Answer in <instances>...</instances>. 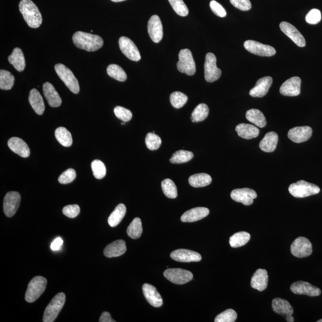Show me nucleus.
Segmentation results:
<instances>
[{
    "mask_svg": "<svg viewBox=\"0 0 322 322\" xmlns=\"http://www.w3.org/2000/svg\"><path fill=\"white\" fill-rule=\"evenodd\" d=\"M73 43L76 48L87 51H96L102 48L103 40L100 36L78 31L74 34Z\"/></svg>",
    "mask_w": 322,
    "mask_h": 322,
    "instance_id": "f257e3e1",
    "label": "nucleus"
},
{
    "mask_svg": "<svg viewBox=\"0 0 322 322\" xmlns=\"http://www.w3.org/2000/svg\"><path fill=\"white\" fill-rule=\"evenodd\" d=\"M19 7L27 25L32 28H38L41 26L42 16L37 5L31 0H21Z\"/></svg>",
    "mask_w": 322,
    "mask_h": 322,
    "instance_id": "f03ea898",
    "label": "nucleus"
},
{
    "mask_svg": "<svg viewBox=\"0 0 322 322\" xmlns=\"http://www.w3.org/2000/svg\"><path fill=\"white\" fill-rule=\"evenodd\" d=\"M288 190L291 195L298 198L317 195L321 191L319 186L304 180H299L297 183L291 184Z\"/></svg>",
    "mask_w": 322,
    "mask_h": 322,
    "instance_id": "7ed1b4c3",
    "label": "nucleus"
},
{
    "mask_svg": "<svg viewBox=\"0 0 322 322\" xmlns=\"http://www.w3.org/2000/svg\"><path fill=\"white\" fill-rule=\"evenodd\" d=\"M65 300L66 296L64 293H60L55 296L46 308L43 321L44 322H54L64 306Z\"/></svg>",
    "mask_w": 322,
    "mask_h": 322,
    "instance_id": "20e7f679",
    "label": "nucleus"
},
{
    "mask_svg": "<svg viewBox=\"0 0 322 322\" xmlns=\"http://www.w3.org/2000/svg\"><path fill=\"white\" fill-rule=\"evenodd\" d=\"M48 280L46 278L38 276H35L29 282L25 294L26 302L31 303L40 298L46 290Z\"/></svg>",
    "mask_w": 322,
    "mask_h": 322,
    "instance_id": "39448f33",
    "label": "nucleus"
},
{
    "mask_svg": "<svg viewBox=\"0 0 322 322\" xmlns=\"http://www.w3.org/2000/svg\"><path fill=\"white\" fill-rule=\"evenodd\" d=\"M54 69L59 78L64 82L66 86L70 90L71 92L74 94H78L80 91V88H79V82L73 72L61 63L55 65Z\"/></svg>",
    "mask_w": 322,
    "mask_h": 322,
    "instance_id": "423d86ee",
    "label": "nucleus"
},
{
    "mask_svg": "<svg viewBox=\"0 0 322 322\" xmlns=\"http://www.w3.org/2000/svg\"><path fill=\"white\" fill-rule=\"evenodd\" d=\"M178 59L177 64L178 71L189 76L194 75L196 73V65L191 51L187 49L181 50L178 54Z\"/></svg>",
    "mask_w": 322,
    "mask_h": 322,
    "instance_id": "0eeeda50",
    "label": "nucleus"
},
{
    "mask_svg": "<svg viewBox=\"0 0 322 322\" xmlns=\"http://www.w3.org/2000/svg\"><path fill=\"white\" fill-rule=\"evenodd\" d=\"M204 74L205 80L208 82L218 80L222 75V71L217 67V58L213 53L206 55Z\"/></svg>",
    "mask_w": 322,
    "mask_h": 322,
    "instance_id": "6e6552de",
    "label": "nucleus"
},
{
    "mask_svg": "<svg viewBox=\"0 0 322 322\" xmlns=\"http://www.w3.org/2000/svg\"><path fill=\"white\" fill-rule=\"evenodd\" d=\"M291 252L297 258L309 257L313 252L312 244L309 239L301 236L296 239L291 244Z\"/></svg>",
    "mask_w": 322,
    "mask_h": 322,
    "instance_id": "1a4fd4ad",
    "label": "nucleus"
},
{
    "mask_svg": "<svg viewBox=\"0 0 322 322\" xmlns=\"http://www.w3.org/2000/svg\"><path fill=\"white\" fill-rule=\"evenodd\" d=\"M164 276L169 281L177 285H183L193 279L191 272L182 269H169L164 272Z\"/></svg>",
    "mask_w": 322,
    "mask_h": 322,
    "instance_id": "9d476101",
    "label": "nucleus"
},
{
    "mask_svg": "<svg viewBox=\"0 0 322 322\" xmlns=\"http://www.w3.org/2000/svg\"><path fill=\"white\" fill-rule=\"evenodd\" d=\"M244 48L252 54L263 57L273 56L276 53L273 47L263 45L254 40H247L244 43Z\"/></svg>",
    "mask_w": 322,
    "mask_h": 322,
    "instance_id": "9b49d317",
    "label": "nucleus"
},
{
    "mask_svg": "<svg viewBox=\"0 0 322 322\" xmlns=\"http://www.w3.org/2000/svg\"><path fill=\"white\" fill-rule=\"evenodd\" d=\"M119 46L121 51L129 59L135 62H138L141 59V55L138 49L130 38L121 37L119 39Z\"/></svg>",
    "mask_w": 322,
    "mask_h": 322,
    "instance_id": "f8f14e48",
    "label": "nucleus"
},
{
    "mask_svg": "<svg viewBox=\"0 0 322 322\" xmlns=\"http://www.w3.org/2000/svg\"><path fill=\"white\" fill-rule=\"evenodd\" d=\"M21 201L20 194L17 192H8L4 197V212L7 217H12L16 213Z\"/></svg>",
    "mask_w": 322,
    "mask_h": 322,
    "instance_id": "ddd939ff",
    "label": "nucleus"
},
{
    "mask_svg": "<svg viewBox=\"0 0 322 322\" xmlns=\"http://www.w3.org/2000/svg\"><path fill=\"white\" fill-rule=\"evenodd\" d=\"M230 197L235 201L249 206L254 202L257 194L254 190L249 188L236 189L231 192Z\"/></svg>",
    "mask_w": 322,
    "mask_h": 322,
    "instance_id": "4468645a",
    "label": "nucleus"
},
{
    "mask_svg": "<svg viewBox=\"0 0 322 322\" xmlns=\"http://www.w3.org/2000/svg\"><path fill=\"white\" fill-rule=\"evenodd\" d=\"M280 28L297 46L300 48H304L306 45L303 36L293 25L287 22H282L280 24Z\"/></svg>",
    "mask_w": 322,
    "mask_h": 322,
    "instance_id": "2eb2a0df",
    "label": "nucleus"
},
{
    "mask_svg": "<svg viewBox=\"0 0 322 322\" xmlns=\"http://www.w3.org/2000/svg\"><path fill=\"white\" fill-rule=\"evenodd\" d=\"M290 289L293 293L298 295L317 297L321 294L320 289L307 282L298 281L294 283L291 285Z\"/></svg>",
    "mask_w": 322,
    "mask_h": 322,
    "instance_id": "dca6fc26",
    "label": "nucleus"
},
{
    "mask_svg": "<svg viewBox=\"0 0 322 322\" xmlns=\"http://www.w3.org/2000/svg\"><path fill=\"white\" fill-rule=\"evenodd\" d=\"M149 35L154 43H158L163 38V27L158 16L153 15L148 24Z\"/></svg>",
    "mask_w": 322,
    "mask_h": 322,
    "instance_id": "f3484780",
    "label": "nucleus"
},
{
    "mask_svg": "<svg viewBox=\"0 0 322 322\" xmlns=\"http://www.w3.org/2000/svg\"><path fill=\"white\" fill-rule=\"evenodd\" d=\"M170 256L173 260L181 263L199 262L202 259L199 253L185 249L175 250Z\"/></svg>",
    "mask_w": 322,
    "mask_h": 322,
    "instance_id": "a211bd4d",
    "label": "nucleus"
},
{
    "mask_svg": "<svg viewBox=\"0 0 322 322\" xmlns=\"http://www.w3.org/2000/svg\"><path fill=\"white\" fill-rule=\"evenodd\" d=\"M301 80L298 76L292 77L283 83L280 88V93L285 96H298L301 93Z\"/></svg>",
    "mask_w": 322,
    "mask_h": 322,
    "instance_id": "6ab92c4d",
    "label": "nucleus"
},
{
    "mask_svg": "<svg viewBox=\"0 0 322 322\" xmlns=\"http://www.w3.org/2000/svg\"><path fill=\"white\" fill-rule=\"evenodd\" d=\"M312 133V129L310 126H297L288 131V137L293 142L300 143L309 140Z\"/></svg>",
    "mask_w": 322,
    "mask_h": 322,
    "instance_id": "aec40b11",
    "label": "nucleus"
},
{
    "mask_svg": "<svg viewBox=\"0 0 322 322\" xmlns=\"http://www.w3.org/2000/svg\"><path fill=\"white\" fill-rule=\"evenodd\" d=\"M273 79L271 76H265L258 79L255 87L250 90L249 95L253 98L264 97L268 94Z\"/></svg>",
    "mask_w": 322,
    "mask_h": 322,
    "instance_id": "412c9836",
    "label": "nucleus"
},
{
    "mask_svg": "<svg viewBox=\"0 0 322 322\" xmlns=\"http://www.w3.org/2000/svg\"><path fill=\"white\" fill-rule=\"evenodd\" d=\"M142 290L145 298L151 305L155 307H159L163 304V300H162L160 294L157 291L155 286L145 283L142 286Z\"/></svg>",
    "mask_w": 322,
    "mask_h": 322,
    "instance_id": "4be33fe9",
    "label": "nucleus"
},
{
    "mask_svg": "<svg viewBox=\"0 0 322 322\" xmlns=\"http://www.w3.org/2000/svg\"><path fill=\"white\" fill-rule=\"evenodd\" d=\"M210 214L209 209L197 207L187 211L181 217V221L184 223H192L204 219Z\"/></svg>",
    "mask_w": 322,
    "mask_h": 322,
    "instance_id": "5701e85b",
    "label": "nucleus"
},
{
    "mask_svg": "<svg viewBox=\"0 0 322 322\" xmlns=\"http://www.w3.org/2000/svg\"><path fill=\"white\" fill-rule=\"evenodd\" d=\"M8 146L12 152L23 158H27L31 153L28 146L23 139L19 137H12L8 141Z\"/></svg>",
    "mask_w": 322,
    "mask_h": 322,
    "instance_id": "b1692460",
    "label": "nucleus"
},
{
    "mask_svg": "<svg viewBox=\"0 0 322 322\" xmlns=\"http://www.w3.org/2000/svg\"><path fill=\"white\" fill-rule=\"evenodd\" d=\"M268 285V274L266 270L259 269L256 271L251 278L250 286L258 291L265 290Z\"/></svg>",
    "mask_w": 322,
    "mask_h": 322,
    "instance_id": "393cba45",
    "label": "nucleus"
},
{
    "mask_svg": "<svg viewBox=\"0 0 322 322\" xmlns=\"http://www.w3.org/2000/svg\"><path fill=\"white\" fill-rule=\"evenodd\" d=\"M43 93L50 106L57 107L61 105L62 99L57 92L53 85L50 82H46L43 85Z\"/></svg>",
    "mask_w": 322,
    "mask_h": 322,
    "instance_id": "a878e982",
    "label": "nucleus"
},
{
    "mask_svg": "<svg viewBox=\"0 0 322 322\" xmlns=\"http://www.w3.org/2000/svg\"><path fill=\"white\" fill-rule=\"evenodd\" d=\"M126 250L125 242L123 240L115 241L106 246L104 249V255L107 258L120 257Z\"/></svg>",
    "mask_w": 322,
    "mask_h": 322,
    "instance_id": "bb28decb",
    "label": "nucleus"
},
{
    "mask_svg": "<svg viewBox=\"0 0 322 322\" xmlns=\"http://www.w3.org/2000/svg\"><path fill=\"white\" fill-rule=\"evenodd\" d=\"M279 137L274 131L269 132L260 143L261 150L265 152H273L276 150Z\"/></svg>",
    "mask_w": 322,
    "mask_h": 322,
    "instance_id": "cd10ccee",
    "label": "nucleus"
},
{
    "mask_svg": "<svg viewBox=\"0 0 322 322\" xmlns=\"http://www.w3.org/2000/svg\"><path fill=\"white\" fill-rule=\"evenodd\" d=\"M238 136L245 139L256 138L260 133L259 129L254 125L242 123L236 126Z\"/></svg>",
    "mask_w": 322,
    "mask_h": 322,
    "instance_id": "c85d7f7f",
    "label": "nucleus"
},
{
    "mask_svg": "<svg viewBox=\"0 0 322 322\" xmlns=\"http://www.w3.org/2000/svg\"><path fill=\"white\" fill-rule=\"evenodd\" d=\"M29 101L36 114L42 115L45 111V102L40 93L37 89H33L29 93Z\"/></svg>",
    "mask_w": 322,
    "mask_h": 322,
    "instance_id": "c756f323",
    "label": "nucleus"
},
{
    "mask_svg": "<svg viewBox=\"0 0 322 322\" xmlns=\"http://www.w3.org/2000/svg\"><path fill=\"white\" fill-rule=\"evenodd\" d=\"M272 309L274 312L279 315L285 316L293 315L294 309L292 305L286 299L279 298H274L272 301Z\"/></svg>",
    "mask_w": 322,
    "mask_h": 322,
    "instance_id": "7c9ffc66",
    "label": "nucleus"
},
{
    "mask_svg": "<svg viewBox=\"0 0 322 322\" xmlns=\"http://www.w3.org/2000/svg\"><path fill=\"white\" fill-rule=\"evenodd\" d=\"M9 62L19 72H23L25 68L26 62L24 55L21 49L13 50L12 54L9 56Z\"/></svg>",
    "mask_w": 322,
    "mask_h": 322,
    "instance_id": "2f4dec72",
    "label": "nucleus"
},
{
    "mask_svg": "<svg viewBox=\"0 0 322 322\" xmlns=\"http://www.w3.org/2000/svg\"><path fill=\"white\" fill-rule=\"evenodd\" d=\"M246 118L248 121L257 127L264 128L267 124L265 116L260 110L256 109L248 110L246 113Z\"/></svg>",
    "mask_w": 322,
    "mask_h": 322,
    "instance_id": "473e14b6",
    "label": "nucleus"
},
{
    "mask_svg": "<svg viewBox=\"0 0 322 322\" xmlns=\"http://www.w3.org/2000/svg\"><path fill=\"white\" fill-rule=\"evenodd\" d=\"M126 212V209L124 204L120 203L117 205L114 211L110 215L107 220L110 226L112 227L117 226L125 217Z\"/></svg>",
    "mask_w": 322,
    "mask_h": 322,
    "instance_id": "72a5a7b5",
    "label": "nucleus"
},
{
    "mask_svg": "<svg viewBox=\"0 0 322 322\" xmlns=\"http://www.w3.org/2000/svg\"><path fill=\"white\" fill-rule=\"evenodd\" d=\"M212 182L211 176L206 173L192 175L189 178V183L194 188H202L210 185Z\"/></svg>",
    "mask_w": 322,
    "mask_h": 322,
    "instance_id": "f704fd0d",
    "label": "nucleus"
},
{
    "mask_svg": "<svg viewBox=\"0 0 322 322\" xmlns=\"http://www.w3.org/2000/svg\"><path fill=\"white\" fill-rule=\"evenodd\" d=\"M55 137L60 145L65 147H70L73 145V137L67 128L60 126L55 131Z\"/></svg>",
    "mask_w": 322,
    "mask_h": 322,
    "instance_id": "c9c22d12",
    "label": "nucleus"
},
{
    "mask_svg": "<svg viewBox=\"0 0 322 322\" xmlns=\"http://www.w3.org/2000/svg\"><path fill=\"white\" fill-rule=\"evenodd\" d=\"M250 239V234L246 232H240L234 234L229 239L231 247L239 248L243 247L248 242Z\"/></svg>",
    "mask_w": 322,
    "mask_h": 322,
    "instance_id": "e433bc0d",
    "label": "nucleus"
},
{
    "mask_svg": "<svg viewBox=\"0 0 322 322\" xmlns=\"http://www.w3.org/2000/svg\"><path fill=\"white\" fill-rule=\"evenodd\" d=\"M15 81V76L9 71H0V89L3 90L12 89Z\"/></svg>",
    "mask_w": 322,
    "mask_h": 322,
    "instance_id": "4c0bfd02",
    "label": "nucleus"
},
{
    "mask_svg": "<svg viewBox=\"0 0 322 322\" xmlns=\"http://www.w3.org/2000/svg\"><path fill=\"white\" fill-rule=\"evenodd\" d=\"M126 233L129 237L131 239H137L140 238L143 233V227L141 220L138 217L135 218L126 230Z\"/></svg>",
    "mask_w": 322,
    "mask_h": 322,
    "instance_id": "58836bf2",
    "label": "nucleus"
},
{
    "mask_svg": "<svg viewBox=\"0 0 322 322\" xmlns=\"http://www.w3.org/2000/svg\"><path fill=\"white\" fill-rule=\"evenodd\" d=\"M208 106L205 103H200L193 111L191 120L193 123L201 122L208 117Z\"/></svg>",
    "mask_w": 322,
    "mask_h": 322,
    "instance_id": "ea45409f",
    "label": "nucleus"
},
{
    "mask_svg": "<svg viewBox=\"0 0 322 322\" xmlns=\"http://www.w3.org/2000/svg\"><path fill=\"white\" fill-rule=\"evenodd\" d=\"M107 73L112 78L117 81L124 82L127 79L125 72L119 65L111 64L107 68Z\"/></svg>",
    "mask_w": 322,
    "mask_h": 322,
    "instance_id": "a19ab883",
    "label": "nucleus"
},
{
    "mask_svg": "<svg viewBox=\"0 0 322 322\" xmlns=\"http://www.w3.org/2000/svg\"><path fill=\"white\" fill-rule=\"evenodd\" d=\"M162 191L167 198L175 199L177 197V189L174 181L171 179H165L161 183Z\"/></svg>",
    "mask_w": 322,
    "mask_h": 322,
    "instance_id": "79ce46f5",
    "label": "nucleus"
},
{
    "mask_svg": "<svg viewBox=\"0 0 322 322\" xmlns=\"http://www.w3.org/2000/svg\"><path fill=\"white\" fill-rule=\"evenodd\" d=\"M194 155L190 151L180 150L173 154L170 162L173 164H182L191 161Z\"/></svg>",
    "mask_w": 322,
    "mask_h": 322,
    "instance_id": "37998d69",
    "label": "nucleus"
},
{
    "mask_svg": "<svg viewBox=\"0 0 322 322\" xmlns=\"http://www.w3.org/2000/svg\"><path fill=\"white\" fill-rule=\"evenodd\" d=\"M170 100L173 107L175 109H180L188 101V98L183 93L175 92L170 95Z\"/></svg>",
    "mask_w": 322,
    "mask_h": 322,
    "instance_id": "c03bdc74",
    "label": "nucleus"
},
{
    "mask_svg": "<svg viewBox=\"0 0 322 322\" xmlns=\"http://www.w3.org/2000/svg\"><path fill=\"white\" fill-rule=\"evenodd\" d=\"M92 169L95 177L97 179H102L105 177L106 174V169L105 165L102 161L98 160L93 161L92 163Z\"/></svg>",
    "mask_w": 322,
    "mask_h": 322,
    "instance_id": "a18cd8bd",
    "label": "nucleus"
},
{
    "mask_svg": "<svg viewBox=\"0 0 322 322\" xmlns=\"http://www.w3.org/2000/svg\"><path fill=\"white\" fill-rule=\"evenodd\" d=\"M145 143L149 149L155 150L158 149L161 147L162 140L158 135L153 133H149L146 137Z\"/></svg>",
    "mask_w": 322,
    "mask_h": 322,
    "instance_id": "49530a36",
    "label": "nucleus"
},
{
    "mask_svg": "<svg viewBox=\"0 0 322 322\" xmlns=\"http://www.w3.org/2000/svg\"><path fill=\"white\" fill-rule=\"evenodd\" d=\"M169 1L173 10L178 15L182 16V17L188 15V8L183 0H169Z\"/></svg>",
    "mask_w": 322,
    "mask_h": 322,
    "instance_id": "de8ad7c7",
    "label": "nucleus"
},
{
    "mask_svg": "<svg viewBox=\"0 0 322 322\" xmlns=\"http://www.w3.org/2000/svg\"><path fill=\"white\" fill-rule=\"evenodd\" d=\"M237 313L233 309H228L219 314L215 319V322H234L237 319Z\"/></svg>",
    "mask_w": 322,
    "mask_h": 322,
    "instance_id": "09e8293b",
    "label": "nucleus"
},
{
    "mask_svg": "<svg viewBox=\"0 0 322 322\" xmlns=\"http://www.w3.org/2000/svg\"><path fill=\"white\" fill-rule=\"evenodd\" d=\"M114 114L118 119L122 120L125 123L128 122L133 118V114H132L130 110L125 109L122 106L115 107Z\"/></svg>",
    "mask_w": 322,
    "mask_h": 322,
    "instance_id": "8fccbe9b",
    "label": "nucleus"
},
{
    "mask_svg": "<svg viewBox=\"0 0 322 322\" xmlns=\"http://www.w3.org/2000/svg\"><path fill=\"white\" fill-rule=\"evenodd\" d=\"M75 171L73 169L66 170L58 178L59 182L62 184H67L73 182L76 178Z\"/></svg>",
    "mask_w": 322,
    "mask_h": 322,
    "instance_id": "3c124183",
    "label": "nucleus"
},
{
    "mask_svg": "<svg viewBox=\"0 0 322 322\" xmlns=\"http://www.w3.org/2000/svg\"><path fill=\"white\" fill-rule=\"evenodd\" d=\"M322 15L321 11L314 9L311 10L305 16V21L308 24L311 25L317 24L321 21Z\"/></svg>",
    "mask_w": 322,
    "mask_h": 322,
    "instance_id": "603ef678",
    "label": "nucleus"
},
{
    "mask_svg": "<svg viewBox=\"0 0 322 322\" xmlns=\"http://www.w3.org/2000/svg\"><path fill=\"white\" fill-rule=\"evenodd\" d=\"M62 212L63 214L69 218L74 219L80 213V207L76 204L69 205L63 208Z\"/></svg>",
    "mask_w": 322,
    "mask_h": 322,
    "instance_id": "864d4df0",
    "label": "nucleus"
},
{
    "mask_svg": "<svg viewBox=\"0 0 322 322\" xmlns=\"http://www.w3.org/2000/svg\"><path fill=\"white\" fill-rule=\"evenodd\" d=\"M210 6L215 15L220 18H224L227 15L226 11L218 2L213 0L210 2Z\"/></svg>",
    "mask_w": 322,
    "mask_h": 322,
    "instance_id": "5fc2aeb1",
    "label": "nucleus"
},
{
    "mask_svg": "<svg viewBox=\"0 0 322 322\" xmlns=\"http://www.w3.org/2000/svg\"><path fill=\"white\" fill-rule=\"evenodd\" d=\"M234 7L242 11H248L251 9V2L249 0H230Z\"/></svg>",
    "mask_w": 322,
    "mask_h": 322,
    "instance_id": "6e6d98bb",
    "label": "nucleus"
},
{
    "mask_svg": "<svg viewBox=\"0 0 322 322\" xmlns=\"http://www.w3.org/2000/svg\"><path fill=\"white\" fill-rule=\"evenodd\" d=\"M63 244V241L61 238H57L55 239L53 242H52L50 248L51 250H58L60 249V248L62 247Z\"/></svg>",
    "mask_w": 322,
    "mask_h": 322,
    "instance_id": "4d7b16f0",
    "label": "nucleus"
},
{
    "mask_svg": "<svg viewBox=\"0 0 322 322\" xmlns=\"http://www.w3.org/2000/svg\"><path fill=\"white\" fill-rule=\"evenodd\" d=\"M99 322H115L116 321H114L111 318V314L109 312H104L100 316V319H99Z\"/></svg>",
    "mask_w": 322,
    "mask_h": 322,
    "instance_id": "13d9d810",
    "label": "nucleus"
},
{
    "mask_svg": "<svg viewBox=\"0 0 322 322\" xmlns=\"http://www.w3.org/2000/svg\"><path fill=\"white\" fill-rule=\"evenodd\" d=\"M286 321H287L288 322H294V319L293 317V316H292V315L286 316Z\"/></svg>",
    "mask_w": 322,
    "mask_h": 322,
    "instance_id": "bf43d9fd",
    "label": "nucleus"
},
{
    "mask_svg": "<svg viewBox=\"0 0 322 322\" xmlns=\"http://www.w3.org/2000/svg\"><path fill=\"white\" fill-rule=\"evenodd\" d=\"M111 1L115 2H119L125 1V0H111Z\"/></svg>",
    "mask_w": 322,
    "mask_h": 322,
    "instance_id": "052dcab7",
    "label": "nucleus"
},
{
    "mask_svg": "<svg viewBox=\"0 0 322 322\" xmlns=\"http://www.w3.org/2000/svg\"><path fill=\"white\" fill-rule=\"evenodd\" d=\"M121 125H125V122H124V121H123V122L122 123H121Z\"/></svg>",
    "mask_w": 322,
    "mask_h": 322,
    "instance_id": "680f3d73",
    "label": "nucleus"
},
{
    "mask_svg": "<svg viewBox=\"0 0 322 322\" xmlns=\"http://www.w3.org/2000/svg\"><path fill=\"white\" fill-rule=\"evenodd\" d=\"M318 322H322V319L317 321Z\"/></svg>",
    "mask_w": 322,
    "mask_h": 322,
    "instance_id": "e2e57ef3",
    "label": "nucleus"
}]
</instances>
